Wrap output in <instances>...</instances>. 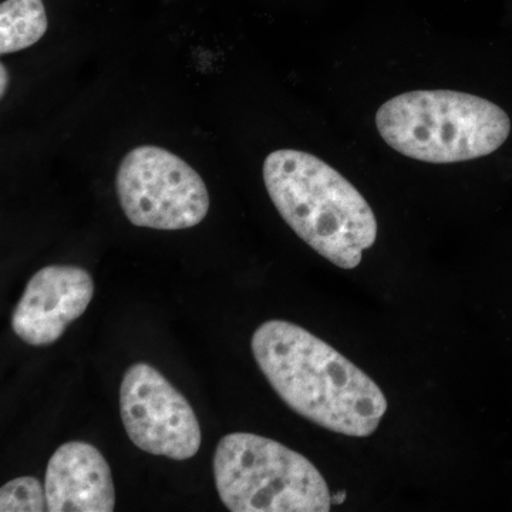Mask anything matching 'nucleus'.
Returning a JSON list of instances; mask_svg holds the SVG:
<instances>
[{"label":"nucleus","mask_w":512,"mask_h":512,"mask_svg":"<svg viewBox=\"0 0 512 512\" xmlns=\"http://www.w3.org/2000/svg\"><path fill=\"white\" fill-rule=\"evenodd\" d=\"M252 353L286 406L316 426L365 439L387 412V399L363 370L308 330L269 320L255 330Z\"/></svg>","instance_id":"f257e3e1"},{"label":"nucleus","mask_w":512,"mask_h":512,"mask_svg":"<svg viewBox=\"0 0 512 512\" xmlns=\"http://www.w3.org/2000/svg\"><path fill=\"white\" fill-rule=\"evenodd\" d=\"M264 181L279 215L313 251L355 269L375 245V212L362 194L325 161L298 150L266 157Z\"/></svg>","instance_id":"f03ea898"},{"label":"nucleus","mask_w":512,"mask_h":512,"mask_svg":"<svg viewBox=\"0 0 512 512\" xmlns=\"http://www.w3.org/2000/svg\"><path fill=\"white\" fill-rule=\"evenodd\" d=\"M384 143L403 156L431 164L490 156L511 133L500 106L451 90H419L386 101L376 114Z\"/></svg>","instance_id":"7ed1b4c3"},{"label":"nucleus","mask_w":512,"mask_h":512,"mask_svg":"<svg viewBox=\"0 0 512 512\" xmlns=\"http://www.w3.org/2000/svg\"><path fill=\"white\" fill-rule=\"evenodd\" d=\"M222 503L232 512H329L328 483L308 458L268 437L232 433L214 456Z\"/></svg>","instance_id":"20e7f679"},{"label":"nucleus","mask_w":512,"mask_h":512,"mask_svg":"<svg viewBox=\"0 0 512 512\" xmlns=\"http://www.w3.org/2000/svg\"><path fill=\"white\" fill-rule=\"evenodd\" d=\"M127 220L136 227L178 231L201 224L210 194L201 175L183 158L156 146L128 151L116 178Z\"/></svg>","instance_id":"39448f33"},{"label":"nucleus","mask_w":512,"mask_h":512,"mask_svg":"<svg viewBox=\"0 0 512 512\" xmlns=\"http://www.w3.org/2000/svg\"><path fill=\"white\" fill-rule=\"evenodd\" d=\"M120 413L128 437L146 453L184 461L200 451L197 414L183 394L148 363H136L124 373Z\"/></svg>","instance_id":"423d86ee"},{"label":"nucleus","mask_w":512,"mask_h":512,"mask_svg":"<svg viewBox=\"0 0 512 512\" xmlns=\"http://www.w3.org/2000/svg\"><path fill=\"white\" fill-rule=\"evenodd\" d=\"M93 276L72 265H50L30 278L12 315V329L30 346H50L89 308Z\"/></svg>","instance_id":"0eeeda50"},{"label":"nucleus","mask_w":512,"mask_h":512,"mask_svg":"<svg viewBox=\"0 0 512 512\" xmlns=\"http://www.w3.org/2000/svg\"><path fill=\"white\" fill-rule=\"evenodd\" d=\"M47 511L111 512L116 490L109 463L92 444L69 441L47 464Z\"/></svg>","instance_id":"6e6552de"},{"label":"nucleus","mask_w":512,"mask_h":512,"mask_svg":"<svg viewBox=\"0 0 512 512\" xmlns=\"http://www.w3.org/2000/svg\"><path fill=\"white\" fill-rule=\"evenodd\" d=\"M47 26L42 0H5L0 5V55L35 45L45 36Z\"/></svg>","instance_id":"1a4fd4ad"},{"label":"nucleus","mask_w":512,"mask_h":512,"mask_svg":"<svg viewBox=\"0 0 512 512\" xmlns=\"http://www.w3.org/2000/svg\"><path fill=\"white\" fill-rule=\"evenodd\" d=\"M0 511L45 512L47 498L45 485L35 477H19L0 488Z\"/></svg>","instance_id":"9d476101"},{"label":"nucleus","mask_w":512,"mask_h":512,"mask_svg":"<svg viewBox=\"0 0 512 512\" xmlns=\"http://www.w3.org/2000/svg\"><path fill=\"white\" fill-rule=\"evenodd\" d=\"M9 84V73L5 64H0V97H5L6 89Z\"/></svg>","instance_id":"9b49d317"},{"label":"nucleus","mask_w":512,"mask_h":512,"mask_svg":"<svg viewBox=\"0 0 512 512\" xmlns=\"http://www.w3.org/2000/svg\"><path fill=\"white\" fill-rule=\"evenodd\" d=\"M346 495L345 491H340V493L332 495V504L340 505L345 503Z\"/></svg>","instance_id":"f8f14e48"}]
</instances>
